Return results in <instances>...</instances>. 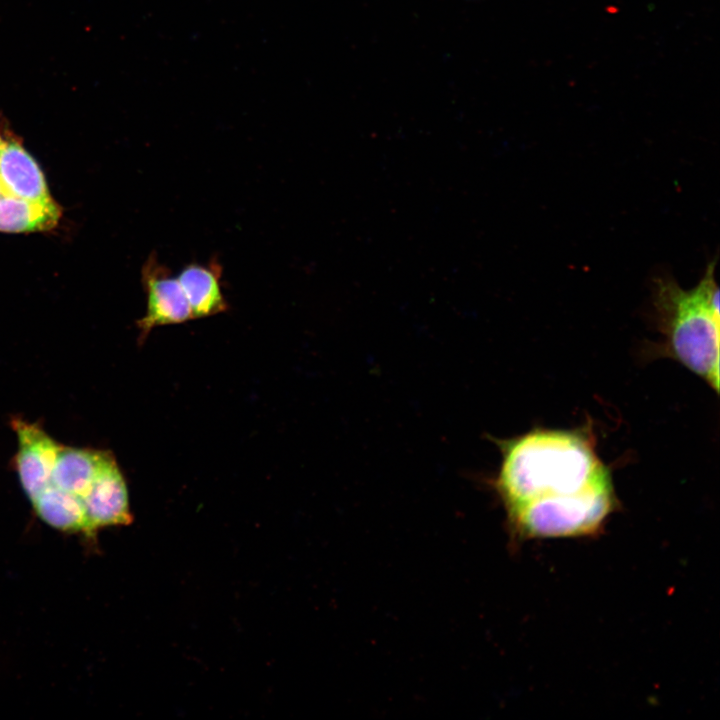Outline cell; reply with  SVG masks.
<instances>
[{
    "mask_svg": "<svg viewBox=\"0 0 720 720\" xmlns=\"http://www.w3.org/2000/svg\"><path fill=\"white\" fill-rule=\"evenodd\" d=\"M499 447L494 488L514 536L590 535L615 510L610 473L581 434L534 430Z\"/></svg>",
    "mask_w": 720,
    "mask_h": 720,
    "instance_id": "1",
    "label": "cell"
},
{
    "mask_svg": "<svg viewBox=\"0 0 720 720\" xmlns=\"http://www.w3.org/2000/svg\"><path fill=\"white\" fill-rule=\"evenodd\" d=\"M716 260L699 283L685 290L671 277L654 281L653 305L668 352L685 367L719 389V288Z\"/></svg>",
    "mask_w": 720,
    "mask_h": 720,
    "instance_id": "2",
    "label": "cell"
},
{
    "mask_svg": "<svg viewBox=\"0 0 720 720\" xmlns=\"http://www.w3.org/2000/svg\"><path fill=\"white\" fill-rule=\"evenodd\" d=\"M142 283L147 295L146 314L138 320L143 342L157 326L183 323L194 319L187 298L177 279L152 253L142 268Z\"/></svg>",
    "mask_w": 720,
    "mask_h": 720,
    "instance_id": "3",
    "label": "cell"
},
{
    "mask_svg": "<svg viewBox=\"0 0 720 720\" xmlns=\"http://www.w3.org/2000/svg\"><path fill=\"white\" fill-rule=\"evenodd\" d=\"M91 529L128 525L132 521L128 490L114 456L107 451L93 483L82 499Z\"/></svg>",
    "mask_w": 720,
    "mask_h": 720,
    "instance_id": "4",
    "label": "cell"
},
{
    "mask_svg": "<svg viewBox=\"0 0 720 720\" xmlns=\"http://www.w3.org/2000/svg\"><path fill=\"white\" fill-rule=\"evenodd\" d=\"M11 424L18 439L16 471L26 495L33 500L47 486L60 444L36 423L15 418Z\"/></svg>",
    "mask_w": 720,
    "mask_h": 720,
    "instance_id": "5",
    "label": "cell"
},
{
    "mask_svg": "<svg viewBox=\"0 0 720 720\" xmlns=\"http://www.w3.org/2000/svg\"><path fill=\"white\" fill-rule=\"evenodd\" d=\"M0 188L3 195L26 200L52 199L44 175L36 161L1 124Z\"/></svg>",
    "mask_w": 720,
    "mask_h": 720,
    "instance_id": "6",
    "label": "cell"
},
{
    "mask_svg": "<svg viewBox=\"0 0 720 720\" xmlns=\"http://www.w3.org/2000/svg\"><path fill=\"white\" fill-rule=\"evenodd\" d=\"M222 266L216 257L207 264L190 263L177 279L189 303L193 318L212 316L228 309L222 291Z\"/></svg>",
    "mask_w": 720,
    "mask_h": 720,
    "instance_id": "7",
    "label": "cell"
},
{
    "mask_svg": "<svg viewBox=\"0 0 720 720\" xmlns=\"http://www.w3.org/2000/svg\"><path fill=\"white\" fill-rule=\"evenodd\" d=\"M106 452L60 445L47 486L56 487L83 499L93 483Z\"/></svg>",
    "mask_w": 720,
    "mask_h": 720,
    "instance_id": "8",
    "label": "cell"
},
{
    "mask_svg": "<svg viewBox=\"0 0 720 720\" xmlns=\"http://www.w3.org/2000/svg\"><path fill=\"white\" fill-rule=\"evenodd\" d=\"M61 209L53 200L31 201L8 195L0 196V231L38 232L53 229Z\"/></svg>",
    "mask_w": 720,
    "mask_h": 720,
    "instance_id": "9",
    "label": "cell"
},
{
    "mask_svg": "<svg viewBox=\"0 0 720 720\" xmlns=\"http://www.w3.org/2000/svg\"><path fill=\"white\" fill-rule=\"evenodd\" d=\"M37 515L51 527L65 532L94 533L82 499L53 486H47L33 500Z\"/></svg>",
    "mask_w": 720,
    "mask_h": 720,
    "instance_id": "10",
    "label": "cell"
},
{
    "mask_svg": "<svg viewBox=\"0 0 720 720\" xmlns=\"http://www.w3.org/2000/svg\"><path fill=\"white\" fill-rule=\"evenodd\" d=\"M2 195H3V193H2V190H1V188H0V196H2Z\"/></svg>",
    "mask_w": 720,
    "mask_h": 720,
    "instance_id": "11",
    "label": "cell"
}]
</instances>
